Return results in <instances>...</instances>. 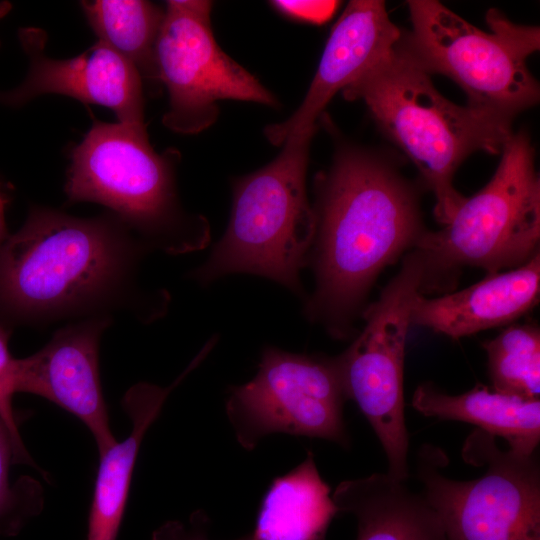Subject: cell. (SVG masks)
<instances>
[{"instance_id":"6da1fadb","label":"cell","mask_w":540,"mask_h":540,"mask_svg":"<svg viewBox=\"0 0 540 540\" xmlns=\"http://www.w3.org/2000/svg\"><path fill=\"white\" fill-rule=\"evenodd\" d=\"M148 248L113 214L78 218L35 206L0 244V324L46 326L110 318L163 317L170 296L138 283Z\"/></svg>"},{"instance_id":"7a4b0ae2","label":"cell","mask_w":540,"mask_h":540,"mask_svg":"<svg viewBox=\"0 0 540 540\" xmlns=\"http://www.w3.org/2000/svg\"><path fill=\"white\" fill-rule=\"evenodd\" d=\"M316 232L308 266L315 287L303 314L335 339L354 335L379 274L427 230L415 189L382 158L342 148L315 179Z\"/></svg>"},{"instance_id":"3957f363","label":"cell","mask_w":540,"mask_h":540,"mask_svg":"<svg viewBox=\"0 0 540 540\" xmlns=\"http://www.w3.org/2000/svg\"><path fill=\"white\" fill-rule=\"evenodd\" d=\"M362 100L380 129L411 160L435 197L434 216L446 225L465 196L453 185L472 153H501L511 120L446 99L430 75L399 48L343 90Z\"/></svg>"},{"instance_id":"277c9868","label":"cell","mask_w":540,"mask_h":540,"mask_svg":"<svg viewBox=\"0 0 540 540\" xmlns=\"http://www.w3.org/2000/svg\"><path fill=\"white\" fill-rule=\"evenodd\" d=\"M174 156L155 152L145 126L94 120L71 150L67 201L105 206L150 252L202 250L210 242V226L181 207Z\"/></svg>"},{"instance_id":"5b68a950","label":"cell","mask_w":540,"mask_h":540,"mask_svg":"<svg viewBox=\"0 0 540 540\" xmlns=\"http://www.w3.org/2000/svg\"><path fill=\"white\" fill-rule=\"evenodd\" d=\"M314 133L288 137L273 161L233 182L226 230L208 258L189 273L190 279L208 286L228 275L250 274L305 300L301 271L308 267L316 232L306 192Z\"/></svg>"},{"instance_id":"8992f818","label":"cell","mask_w":540,"mask_h":540,"mask_svg":"<svg viewBox=\"0 0 540 540\" xmlns=\"http://www.w3.org/2000/svg\"><path fill=\"white\" fill-rule=\"evenodd\" d=\"M412 28L398 48L428 75L458 84L468 106L508 120L534 106L539 84L527 60L539 50L540 29L510 21L497 9L486 14L490 31L478 29L439 1L407 2Z\"/></svg>"},{"instance_id":"52a82bcc","label":"cell","mask_w":540,"mask_h":540,"mask_svg":"<svg viewBox=\"0 0 540 540\" xmlns=\"http://www.w3.org/2000/svg\"><path fill=\"white\" fill-rule=\"evenodd\" d=\"M488 183L465 197L438 231L426 230L416 248L426 260L424 288H448L463 266L500 272L539 253L540 180L528 134L512 133Z\"/></svg>"},{"instance_id":"ba28073f","label":"cell","mask_w":540,"mask_h":540,"mask_svg":"<svg viewBox=\"0 0 540 540\" xmlns=\"http://www.w3.org/2000/svg\"><path fill=\"white\" fill-rule=\"evenodd\" d=\"M495 437L474 430L462 457L484 466L482 476L455 480L443 470L449 459L433 444L416 455L422 495L437 513L447 540H540V465L535 454L498 447Z\"/></svg>"},{"instance_id":"9c48e42d","label":"cell","mask_w":540,"mask_h":540,"mask_svg":"<svg viewBox=\"0 0 540 540\" xmlns=\"http://www.w3.org/2000/svg\"><path fill=\"white\" fill-rule=\"evenodd\" d=\"M426 282L424 254L413 249L378 299L366 305L365 324L352 343L335 356L347 400L368 420L385 452L386 472L409 477V434L404 414V359L411 309Z\"/></svg>"},{"instance_id":"30bf717a","label":"cell","mask_w":540,"mask_h":540,"mask_svg":"<svg viewBox=\"0 0 540 540\" xmlns=\"http://www.w3.org/2000/svg\"><path fill=\"white\" fill-rule=\"evenodd\" d=\"M346 400L335 356L266 346L254 378L230 387L225 410L245 450L273 433L319 438L348 448Z\"/></svg>"},{"instance_id":"8fae6325","label":"cell","mask_w":540,"mask_h":540,"mask_svg":"<svg viewBox=\"0 0 540 540\" xmlns=\"http://www.w3.org/2000/svg\"><path fill=\"white\" fill-rule=\"evenodd\" d=\"M211 1L170 0L155 49L157 80L169 95L163 124L196 134L218 116L217 102L239 100L276 107L274 95L216 42Z\"/></svg>"},{"instance_id":"7c38bea8","label":"cell","mask_w":540,"mask_h":540,"mask_svg":"<svg viewBox=\"0 0 540 540\" xmlns=\"http://www.w3.org/2000/svg\"><path fill=\"white\" fill-rule=\"evenodd\" d=\"M18 37L29 59L28 73L18 86L0 91L1 104L18 107L40 95L60 94L109 108L120 123L145 126L142 78L108 45L97 40L76 57L55 59L45 53L44 30L21 28Z\"/></svg>"},{"instance_id":"4fadbf2b","label":"cell","mask_w":540,"mask_h":540,"mask_svg":"<svg viewBox=\"0 0 540 540\" xmlns=\"http://www.w3.org/2000/svg\"><path fill=\"white\" fill-rule=\"evenodd\" d=\"M110 318L59 328L39 351L15 361V391L43 397L79 418L99 455L117 441L111 431L99 373V343Z\"/></svg>"},{"instance_id":"5bb4252c","label":"cell","mask_w":540,"mask_h":540,"mask_svg":"<svg viewBox=\"0 0 540 540\" xmlns=\"http://www.w3.org/2000/svg\"><path fill=\"white\" fill-rule=\"evenodd\" d=\"M401 35L384 1H350L331 30L301 105L284 122L267 126V139L282 145L292 135L316 131V121L332 97L389 57Z\"/></svg>"},{"instance_id":"9a60e30c","label":"cell","mask_w":540,"mask_h":540,"mask_svg":"<svg viewBox=\"0 0 540 540\" xmlns=\"http://www.w3.org/2000/svg\"><path fill=\"white\" fill-rule=\"evenodd\" d=\"M540 296V253L505 271L487 273L457 292L427 298L420 293L411 309V325L452 339L511 324L534 308Z\"/></svg>"},{"instance_id":"2e32d148","label":"cell","mask_w":540,"mask_h":540,"mask_svg":"<svg viewBox=\"0 0 540 540\" xmlns=\"http://www.w3.org/2000/svg\"><path fill=\"white\" fill-rule=\"evenodd\" d=\"M203 361L197 355L168 387L137 383L125 394L122 405L132 422L129 436L99 455L87 540H117L129 494L133 469L143 437L158 417L170 392Z\"/></svg>"},{"instance_id":"e0dca14e","label":"cell","mask_w":540,"mask_h":540,"mask_svg":"<svg viewBox=\"0 0 540 540\" xmlns=\"http://www.w3.org/2000/svg\"><path fill=\"white\" fill-rule=\"evenodd\" d=\"M332 499L339 513L355 517L356 540H447L422 493L387 473L342 481Z\"/></svg>"},{"instance_id":"ac0fdd59","label":"cell","mask_w":540,"mask_h":540,"mask_svg":"<svg viewBox=\"0 0 540 540\" xmlns=\"http://www.w3.org/2000/svg\"><path fill=\"white\" fill-rule=\"evenodd\" d=\"M412 406L427 417L473 424L492 436L502 437L510 450L532 455L540 442V400L499 393L477 384L471 390L450 395L432 383L418 385Z\"/></svg>"},{"instance_id":"d6986e66","label":"cell","mask_w":540,"mask_h":540,"mask_svg":"<svg viewBox=\"0 0 540 540\" xmlns=\"http://www.w3.org/2000/svg\"><path fill=\"white\" fill-rule=\"evenodd\" d=\"M339 514L312 452L287 474L275 478L265 493L252 540H326Z\"/></svg>"},{"instance_id":"ffe728a7","label":"cell","mask_w":540,"mask_h":540,"mask_svg":"<svg viewBox=\"0 0 540 540\" xmlns=\"http://www.w3.org/2000/svg\"><path fill=\"white\" fill-rule=\"evenodd\" d=\"M80 6L99 41L129 61L142 79L158 81L155 49L164 10L143 0L81 1Z\"/></svg>"},{"instance_id":"44dd1931","label":"cell","mask_w":540,"mask_h":540,"mask_svg":"<svg viewBox=\"0 0 540 540\" xmlns=\"http://www.w3.org/2000/svg\"><path fill=\"white\" fill-rule=\"evenodd\" d=\"M493 390L523 399H539L540 329L511 324L482 344Z\"/></svg>"},{"instance_id":"7402d4cb","label":"cell","mask_w":540,"mask_h":540,"mask_svg":"<svg viewBox=\"0 0 540 540\" xmlns=\"http://www.w3.org/2000/svg\"><path fill=\"white\" fill-rule=\"evenodd\" d=\"M13 464H19L17 451L0 418V536L17 534L43 507V490L38 481L24 476L11 482Z\"/></svg>"},{"instance_id":"603a6c76","label":"cell","mask_w":540,"mask_h":540,"mask_svg":"<svg viewBox=\"0 0 540 540\" xmlns=\"http://www.w3.org/2000/svg\"><path fill=\"white\" fill-rule=\"evenodd\" d=\"M11 328L0 324V418L9 430L14 442L18 463L32 464L20 436L16 415L13 409L15 391V361L8 348Z\"/></svg>"},{"instance_id":"cb8c5ba5","label":"cell","mask_w":540,"mask_h":540,"mask_svg":"<svg viewBox=\"0 0 540 540\" xmlns=\"http://www.w3.org/2000/svg\"><path fill=\"white\" fill-rule=\"evenodd\" d=\"M338 1L328 0H276L271 5L284 15L305 22L322 24L329 20L339 6Z\"/></svg>"},{"instance_id":"d4e9b609","label":"cell","mask_w":540,"mask_h":540,"mask_svg":"<svg viewBox=\"0 0 540 540\" xmlns=\"http://www.w3.org/2000/svg\"><path fill=\"white\" fill-rule=\"evenodd\" d=\"M209 518L202 511L194 512L188 525L170 521L155 531L153 540H210ZM235 540H252L251 533Z\"/></svg>"},{"instance_id":"484cf974","label":"cell","mask_w":540,"mask_h":540,"mask_svg":"<svg viewBox=\"0 0 540 540\" xmlns=\"http://www.w3.org/2000/svg\"><path fill=\"white\" fill-rule=\"evenodd\" d=\"M11 186L0 177V244L8 237L5 212L11 201Z\"/></svg>"},{"instance_id":"4316f807","label":"cell","mask_w":540,"mask_h":540,"mask_svg":"<svg viewBox=\"0 0 540 540\" xmlns=\"http://www.w3.org/2000/svg\"><path fill=\"white\" fill-rule=\"evenodd\" d=\"M11 8H12V5L10 2H7V1L0 2V19L9 13Z\"/></svg>"}]
</instances>
